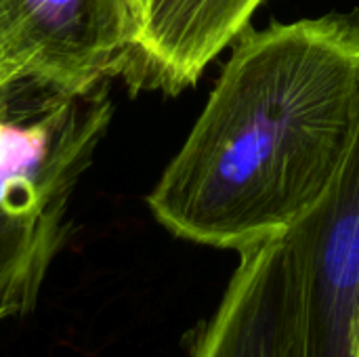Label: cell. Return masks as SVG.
<instances>
[{
	"mask_svg": "<svg viewBox=\"0 0 359 357\" xmlns=\"http://www.w3.org/2000/svg\"><path fill=\"white\" fill-rule=\"evenodd\" d=\"M359 107V13L246 29L147 198L177 238L244 250L299 225L332 187Z\"/></svg>",
	"mask_w": 359,
	"mask_h": 357,
	"instance_id": "cell-1",
	"label": "cell"
},
{
	"mask_svg": "<svg viewBox=\"0 0 359 357\" xmlns=\"http://www.w3.org/2000/svg\"><path fill=\"white\" fill-rule=\"evenodd\" d=\"M267 0H145L122 78L133 90L179 95L236 42Z\"/></svg>",
	"mask_w": 359,
	"mask_h": 357,
	"instance_id": "cell-4",
	"label": "cell"
},
{
	"mask_svg": "<svg viewBox=\"0 0 359 357\" xmlns=\"http://www.w3.org/2000/svg\"><path fill=\"white\" fill-rule=\"evenodd\" d=\"M191 357H322L311 267L292 229L240 250Z\"/></svg>",
	"mask_w": 359,
	"mask_h": 357,
	"instance_id": "cell-3",
	"label": "cell"
},
{
	"mask_svg": "<svg viewBox=\"0 0 359 357\" xmlns=\"http://www.w3.org/2000/svg\"><path fill=\"white\" fill-rule=\"evenodd\" d=\"M65 238V210L0 187V314L34 309Z\"/></svg>",
	"mask_w": 359,
	"mask_h": 357,
	"instance_id": "cell-6",
	"label": "cell"
},
{
	"mask_svg": "<svg viewBox=\"0 0 359 357\" xmlns=\"http://www.w3.org/2000/svg\"><path fill=\"white\" fill-rule=\"evenodd\" d=\"M135 36L126 0H0L4 82L82 97L120 76Z\"/></svg>",
	"mask_w": 359,
	"mask_h": 357,
	"instance_id": "cell-2",
	"label": "cell"
},
{
	"mask_svg": "<svg viewBox=\"0 0 359 357\" xmlns=\"http://www.w3.org/2000/svg\"><path fill=\"white\" fill-rule=\"evenodd\" d=\"M8 88H11V86H8V84L4 82V74H2V63H0V99H2V95H4V93H6Z\"/></svg>",
	"mask_w": 359,
	"mask_h": 357,
	"instance_id": "cell-9",
	"label": "cell"
},
{
	"mask_svg": "<svg viewBox=\"0 0 359 357\" xmlns=\"http://www.w3.org/2000/svg\"><path fill=\"white\" fill-rule=\"evenodd\" d=\"M292 231L311 267L322 357H345L347 322L359 307V107L332 187Z\"/></svg>",
	"mask_w": 359,
	"mask_h": 357,
	"instance_id": "cell-5",
	"label": "cell"
},
{
	"mask_svg": "<svg viewBox=\"0 0 359 357\" xmlns=\"http://www.w3.org/2000/svg\"><path fill=\"white\" fill-rule=\"evenodd\" d=\"M345 357H359V307L347 322L345 332Z\"/></svg>",
	"mask_w": 359,
	"mask_h": 357,
	"instance_id": "cell-7",
	"label": "cell"
},
{
	"mask_svg": "<svg viewBox=\"0 0 359 357\" xmlns=\"http://www.w3.org/2000/svg\"><path fill=\"white\" fill-rule=\"evenodd\" d=\"M126 2H128V6H130V13H133V21H137V15H139V11L143 8L145 0H126Z\"/></svg>",
	"mask_w": 359,
	"mask_h": 357,
	"instance_id": "cell-8",
	"label": "cell"
}]
</instances>
